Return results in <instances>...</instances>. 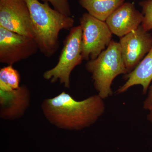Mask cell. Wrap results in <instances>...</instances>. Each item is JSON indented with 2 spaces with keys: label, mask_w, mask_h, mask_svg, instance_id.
Masks as SVG:
<instances>
[{
  "label": "cell",
  "mask_w": 152,
  "mask_h": 152,
  "mask_svg": "<svg viewBox=\"0 0 152 152\" xmlns=\"http://www.w3.org/2000/svg\"><path fill=\"white\" fill-rule=\"evenodd\" d=\"M126 81L117 90L118 94L126 92L131 87L140 85L144 94L147 92L152 80V47L145 58L136 67L126 74Z\"/></svg>",
  "instance_id": "obj_11"
},
{
  "label": "cell",
  "mask_w": 152,
  "mask_h": 152,
  "mask_svg": "<svg viewBox=\"0 0 152 152\" xmlns=\"http://www.w3.org/2000/svg\"><path fill=\"white\" fill-rule=\"evenodd\" d=\"M144 19L141 25L146 31H152V0H144L140 3Z\"/></svg>",
  "instance_id": "obj_14"
},
{
  "label": "cell",
  "mask_w": 152,
  "mask_h": 152,
  "mask_svg": "<svg viewBox=\"0 0 152 152\" xmlns=\"http://www.w3.org/2000/svg\"><path fill=\"white\" fill-rule=\"evenodd\" d=\"M25 1L31 14L34 40L41 53L50 58L58 49L60 32L73 27L74 19L52 8L49 3L39 0Z\"/></svg>",
  "instance_id": "obj_2"
},
{
  "label": "cell",
  "mask_w": 152,
  "mask_h": 152,
  "mask_svg": "<svg viewBox=\"0 0 152 152\" xmlns=\"http://www.w3.org/2000/svg\"><path fill=\"white\" fill-rule=\"evenodd\" d=\"M144 16L132 3H124L106 20L112 34L121 38L137 28Z\"/></svg>",
  "instance_id": "obj_10"
},
{
  "label": "cell",
  "mask_w": 152,
  "mask_h": 152,
  "mask_svg": "<svg viewBox=\"0 0 152 152\" xmlns=\"http://www.w3.org/2000/svg\"><path fill=\"white\" fill-rule=\"evenodd\" d=\"M86 67L91 74L98 94L104 99L113 95L111 86L115 78L129 73L123 61L119 43L113 40L96 58L88 61Z\"/></svg>",
  "instance_id": "obj_3"
},
{
  "label": "cell",
  "mask_w": 152,
  "mask_h": 152,
  "mask_svg": "<svg viewBox=\"0 0 152 152\" xmlns=\"http://www.w3.org/2000/svg\"><path fill=\"white\" fill-rule=\"evenodd\" d=\"M39 50L33 38L0 27V62L8 65L28 58Z\"/></svg>",
  "instance_id": "obj_6"
},
{
  "label": "cell",
  "mask_w": 152,
  "mask_h": 152,
  "mask_svg": "<svg viewBox=\"0 0 152 152\" xmlns=\"http://www.w3.org/2000/svg\"><path fill=\"white\" fill-rule=\"evenodd\" d=\"M20 76L18 71L8 65L0 69V90L10 91L20 88Z\"/></svg>",
  "instance_id": "obj_13"
},
{
  "label": "cell",
  "mask_w": 152,
  "mask_h": 152,
  "mask_svg": "<svg viewBox=\"0 0 152 152\" xmlns=\"http://www.w3.org/2000/svg\"><path fill=\"white\" fill-rule=\"evenodd\" d=\"M125 0H79V3L88 13L105 22L110 15L122 5Z\"/></svg>",
  "instance_id": "obj_12"
},
{
  "label": "cell",
  "mask_w": 152,
  "mask_h": 152,
  "mask_svg": "<svg viewBox=\"0 0 152 152\" xmlns=\"http://www.w3.org/2000/svg\"><path fill=\"white\" fill-rule=\"evenodd\" d=\"M82 28L73 27L64 41L58 61L55 66L44 73V79L52 83L59 81L66 88H70L72 72L83 61Z\"/></svg>",
  "instance_id": "obj_4"
},
{
  "label": "cell",
  "mask_w": 152,
  "mask_h": 152,
  "mask_svg": "<svg viewBox=\"0 0 152 152\" xmlns=\"http://www.w3.org/2000/svg\"><path fill=\"white\" fill-rule=\"evenodd\" d=\"M43 2L50 3L55 10L66 15L71 16L69 0H42Z\"/></svg>",
  "instance_id": "obj_15"
},
{
  "label": "cell",
  "mask_w": 152,
  "mask_h": 152,
  "mask_svg": "<svg viewBox=\"0 0 152 152\" xmlns=\"http://www.w3.org/2000/svg\"><path fill=\"white\" fill-rule=\"evenodd\" d=\"M144 108L149 110L152 114V86L150 88L148 96L145 102Z\"/></svg>",
  "instance_id": "obj_16"
},
{
  "label": "cell",
  "mask_w": 152,
  "mask_h": 152,
  "mask_svg": "<svg viewBox=\"0 0 152 152\" xmlns=\"http://www.w3.org/2000/svg\"><path fill=\"white\" fill-rule=\"evenodd\" d=\"M30 102L31 92L26 85L10 91L0 90V118L10 121L20 118L29 107Z\"/></svg>",
  "instance_id": "obj_9"
},
{
  "label": "cell",
  "mask_w": 152,
  "mask_h": 152,
  "mask_svg": "<svg viewBox=\"0 0 152 152\" xmlns=\"http://www.w3.org/2000/svg\"><path fill=\"white\" fill-rule=\"evenodd\" d=\"M82 28L83 60L96 58L112 41L111 31L106 22L86 13L80 20Z\"/></svg>",
  "instance_id": "obj_5"
},
{
  "label": "cell",
  "mask_w": 152,
  "mask_h": 152,
  "mask_svg": "<svg viewBox=\"0 0 152 152\" xmlns=\"http://www.w3.org/2000/svg\"><path fill=\"white\" fill-rule=\"evenodd\" d=\"M41 110L47 121L56 127L80 131L97 121L104 113L105 104L99 94L77 101L64 91L54 97L44 100Z\"/></svg>",
  "instance_id": "obj_1"
},
{
  "label": "cell",
  "mask_w": 152,
  "mask_h": 152,
  "mask_svg": "<svg viewBox=\"0 0 152 152\" xmlns=\"http://www.w3.org/2000/svg\"><path fill=\"white\" fill-rule=\"evenodd\" d=\"M0 27L34 39L31 14L25 0H0Z\"/></svg>",
  "instance_id": "obj_7"
},
{
  "label": "cell",
  "mask_w": 152,
  "mask_h": 152,
  "mask_svg": "<svg viewBox=\"0 0 152 152\" xmlns=\"http://www.w3.org/2000/svg\"><path fill=\"white\" fill-rule=\"evenodd\" d=\"M119 43L125 66L129 73L151 49L152 35L141 25L137 28L120 38Z\"/></svg>",
  "instance_id": "obj_8"
}]
</instances>
